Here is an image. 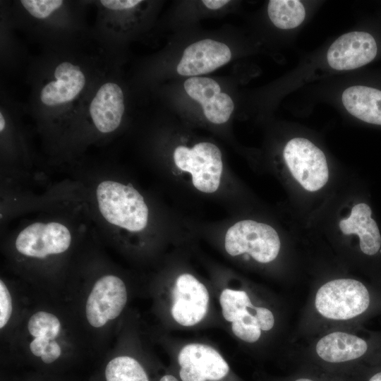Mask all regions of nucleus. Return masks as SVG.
Here are the masks:
<instances>
[{
  "instance_id": "nucleus-10",
  "label": "nucleus",
  "mask_w": 381,
  "mask_h": 381,
  "mask_svg": "<svg viewBox=\"0 0 381 381\" xmlns=\"http://www.w3.org/2000/svg\"><path fill=\"white\" fill-rule=\"evenodd\" d=\"M377 47L374 37L368 32L355 31L337 38L327 53L329 65L339 71L352 70L374 59Z\"/></svg>"
},
{
  "instance_id": "nucleus-25",
  "label": "nucleus",
  "mask_w": 381,
  "mask_h": 381,
  "mask_svg": "<svg viewBox=\"0 0 381 381\" xmlns=\"http://www.w3.org/2000/svg\"><path fill=\"white\" fill-rule=\"evenodd\" d=\"M293 381H318L310 377H298L293 380Z\"/></svg>"
},
{
  "instance_id": "nucleus-13",
  "label": "nucleus",
  "mask_w": 381,
  "mask_h": 381,
  "mask_svg": "<svg viewBox=\"0 0 381 381\" xmlns=\"http://www.w3.org/2000/svg\"><path fill=\"white\" fill-rule=\"evenodd\" d=\"M371 214L372 210L367 204L358 203L352 207L350 215L339 224L344 234L358 236L360 250L368 256L381 253V236Z\"/></svg>"
},
{
  "instance_id": "nucleus-17",
  "label": "nucleus",
  "mask_w": 381,
  "mask_h": 381,
  "mask_svg": "<svg viewBox=\"0 0 381 381\" xmlns=\"http://www.w3.org/2000/svg\"><path fill=\"white\" fill-rule=\"evenodd\" d=\"M219 303L224 318L233 322L253 301L246 291L226 289L221 293Z\"/></svg>"
},
{
  "instance_id": "nucleus-3",
  "label": "nucleus",
  "mask_w": 381,
  "mask_h": 381,
  "mask_svg": "<svg viewBox=\"0 0 381 381\" xmlns=\"http://www.w3.org/2000/svg\"><path fill=\"white\" fill-rule=\"evenodd\" d=\"M125 111L124 94L114 80L99 82L90 95L84 118L64 139L60 157L65 164H73L84 147L109 138L120 127Z\"/></svg>"
},
{
  "instance_id": "nucleus-11",
  "label": "nucleus",
  "mask_w": 381,
  "mask_h": 381,
  "mask_svg": "<svg viewBox=\"0 0 381 381\" xmlns=\"http://www.w3.org/2000/svg\"><path fill=\"white\" fill-rule=\"evenodd\" d=\"M231 57L226 44L205 39L191 44L184 50L176 70L181 75L194 77L214 71L228 63Z\"/></svg>"
},
{
  "instance_id": "nucleus-9",
  "label": "nucleus",
  "mask_w": 381,
  "mask_h": 381,
  "mask_svg": "<svg viewBox=\"0 0 381 381\" xmlns=\"http://www.w3.org/2000/svg\"><path fill=\"white\" fill-rule=\"evenodd\" d=\"M178 361L182 381H218L229 370L228 363L214 348L201 344L185 346Z\"/></svg>"
},
{
  "instance_id": "nucleus-19",
  "label": "nucleus",
  "mask_w": 381,
  "mask_h": 381,
  "mask_svg": "<svg viewBox=\"0 0 381 381\" xmlns=\"http://www.w3.org/2000/svg\"><path fill=\"white\" fill-rule=\"evenodd\" d=\"M205 117L212 123L221 124L226 122L233 112V100L226 93L217 94L211 101L202 105Z\"/></svg>"
},
{
  "instance_id": "nucleus-6",
  "label": "nucleus",
  "mask_w": 381,
  "mask_h": 381,
  "mask_svg": "<svg viewBox=\"0 0 381 381\" xmlns=\"http://www.w3.org/2000/svg\"><path fill=\"white\" fill-rule=\"evenodd\" d=\"M283 156L292 176L306 190L317 191L327 183L329 170L325 155L308 139L290 140Z\"/></svg>"
},
{
  "instance_id": "nucleus-22",
  "label": "nucleus",
  "mask_w": 381,
  "mask_h": 381,
  "mask_svg": "<svg viewBox=\"0 0 381 381\" xmlns=\"http://www.w3.org/2000/svg\"><path fill=\"white\" fill-rule=\"evenodd\" d=\"M202 2L209 9L216 10V9L223 7L224 5L228 4L229 1L228 0H203Z\"/></svg>"
},
{
  "instance_id": "nucleus-18",
  "label": "nucleus",
  "mask_w": 381,
  "mask_h": 381,
  "mask_svg": "<svg viewBox=\"0 0 381 381\" xmlns=\"http://www.w3.org/2000/svg\"><path fill=\"white\" fill-rule=\"evenodd\" d=\"M184 89L192 99L201 105L209 102L221 92L217 82L206 77L194 76L188 78L184 83Z\"/></svg>"
},
{
  "instance_id": "nucleus-20",
  "label": "nucleus",
  "mask_w": 381,
  "mask_h": 381,
  "mask_svg": "<svg viewBox=\"0 0 381 381\" xmlns=\"http://www.w3.org/2000/svg\"><path fill=\"white\" fill-rule=\"evenodd\" d=\"M19 3L30 17L39 21L53 17L66 5L61 0H21Z\"/></svg>"
},
{
  "instance_id": "nucleus-16",
  "label": "nucleus",
  "mask_w": 381,
  "mask_h": 381,
  "mask_svg": "<svg viewBox=\"0 0 381 381\" xmlns=\"http://www.w3.org/2000/svg\"><path fill=\"white\" fill-rule=\"evenodd\" d=\"M107 381H149L142 365L133 358L117 356L107 363L105 368Z\"/></svg>"
},
{
  "instance_id": "nucleus-4",
  "label": "nucleus",
  "mask_w": 381,
  "mask_h": 381,
  "mask_svg": "<svg viewBox=\"0 0 381 381\" xmlns=\"http://www.w3.org/2000/svg\"><path fill=\"white\" fill-rule=\"evenodd\" d=\"M224 246L231 256L247 253L256 262L267 264L278 258L281 241L270 225L247 219L236 222L227 230Z\"/></svg>"
},
{
  "instance_id": "nucleus-7",
  "label": "nucleus",
  "mask_w": 381,
  "mask_h": 381,
  "mask_svg": "<svg viewBox=\"0 0 381 381\" xmlns=\"http://www.w3.org/2000/svg\"><path fill=\"white\" fill-rule=\"evenodd\" d=\"M126 302L124 282L114 274H104L96 279L87 297V320L93 327H102L121 313Z\"/></svg>"
},
{
  "instance_id": "nucleus-15",
  "label": "nucleus",
  "mask_w": 381,
  "mask_h": 381,
  "mask_svg": "<svg viewBox=\"0 0 381 381\" xmlns=\"http://www.w3.org/2000/svg\"><path fill=\"white\" fill-rule=\"evenodd\" d=\"M267 13L272 23L283 30L298 27L306 17L304 6L298 0H271Z\"/></svg>"
},
{
  "instance_id": "nucleus-5",
  "label": "nucleus",
  "mask_w": 381,
  "mask_h": 381,
  "mask_svg": "<svg viewBox=\"0 0 381 381\" xmlns=\"http://www.w3.org/2000/svg\"><path fill=\"white\" fill-rule=\"evenodd\" d=\"M174 160L179 169L191 174L193 184L200 191L212 193L218 189L223 164L215 145L202 142L192 148L180 145L174 150Z\"/></svg>"
},
{
  "instance_id": "nucleus-1",
  "label": "nucleus",
  "mask_w": 381,
  "mask_h": 381,
  "mask_svg": "<svg viewBox=\"0 0 381 381\" xmlns=\"http://www.w3.org/2000/svg\"><path fill=\"white\" fill-rule=\"evenodd\" d=\"M373 306V293L360 280L337 277L320 281L309 291L291 331V345L332 329H357Z\"/></svg>"
},
{
  "instance_id": "nucleus-8",
  "label": "nucleus",
  "mask_w": 381,
  "mask_h": 381,
  "mask_svg": "<svg viewBox=\"0 0 381 381\" xmlns=\"http://www.w3.org/2000/svg\"><path fill=\"white\" fill-rule=\"evenodd\" d=\"M171 313L176 322L190 327L200 322L205 316L209 303V293L205 286L190 274L179 276L172 291Z\"/></svg>"
},
{
  "instance_id": "nucleus-23",
  "label": "nucleus",
  "mask_w": 381,
  "mask_h": 381,
  "mask_svg": "<svg viewBox=\"0 0 381 381\" xmlns=\"http://www.w3.org/2000/svg\"><path fill=\"white\" fill-rule=\"evenodd\" d=\"M368 381H381V371L373 374Z\"/></svg>"
},
{
  "instance_id": "nucleus-12",
  "label": "nucleus",
  "mask_w": 381,
  "mask_h": 381,
  "mask_svg": "<svg viewBox=\"0 0 381 381\" xmlns=\"http://www.w3.org/2000/svg\"><path fill=\"white\" fill-rule=\"evenodd\" d=\"M61 329L59 318L47 311H37L30 316L28 330L33 339L30 343L31 353L47 364L56 361L61 354V347L56 339Z\"/></svg>"
},
{
  "instance_id": "nucleus-21",
  "label": "nucleus",
  "mask_w": 381,
  "mask_h": 381,
  "mask_svg": "<svg viewBox=\"0 0 381 381\" xmlns=\"http://www.w3.org/2000/svg\"><path fill=\"white\" fill-rule=\"evenodd\" d=\"M13 312V303L10 291L5 282L0 281V328L8 322Z\"/></svg>"
},
{
  "instance_id": "nucleus-14",
  "label": "nucleus",
  "mask_w": 381,
  "mask_h": 381,
  "mask_svg": "<svg viewBox=\"0 0 381 381\" xmlns=\"http://www.w3.org/2000/svg\"><path fill=\"white\" fill-rule=\"evenodd\" d=\"M341 99L351 115L365 122L381 125L380 90L365 86H351L344 91Z\"/></svg>"
},
{
  "instance_id": "nucleus-2",
  "label": "nucleus",
  "mask_w": 381,
  "mask_h": 381,
  "mask_svg": "<svg viewBox=\"0 0 381 381\" xmlns=\"http://www.w3.org/2000/svg\"><path fill=\"white\" fill-rule=\"evenodd\" d=\"M85 63L73 58L59 60L40 83L37 104L41 114L40 130L52 155L63 133L66 111L86 93L92 76Z\"/></svg>"
},
{
  "instance_id": "nucleus-24",
  "label": "nucleus",
  "mask_w": 381,
  "mask_h": 381,
  "mask_svg": "<svg viewBox=\"0 0 381 381\" xmlns=\"http://www.w3.org/2000/svg\"><path fill=\"white\" fill-rule=\"evenodd\" d=\"M159 381H179V380L172 375H166L162 377Z\"/></svg>"
}]
</instances>
